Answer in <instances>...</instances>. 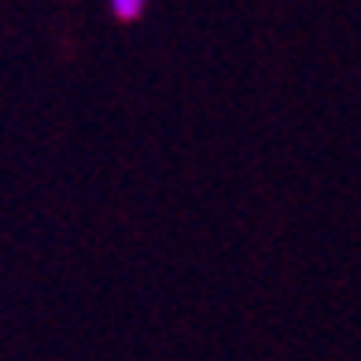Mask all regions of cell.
Returning <instances> with one entry per match:
<instances>
[{
  "label": "cell",
  "mask_w": 361,
  "mask_h": 361,
  "mask_svg": "<svg viewBox=\"0 0 361 361\" xmlns=\"http://www.w3.org/2000/svg\"><path fill=\"white\" fill-rule=\"evenodd\" d=\"M147 4H152V0H107V8L118 23H137L147 11Z\"/></svg>",
  "instance_id": "obj_1"
}]
</instances>
